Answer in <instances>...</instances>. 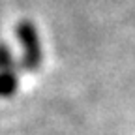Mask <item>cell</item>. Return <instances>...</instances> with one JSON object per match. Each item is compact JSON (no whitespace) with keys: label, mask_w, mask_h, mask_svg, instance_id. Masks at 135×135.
I'll use <instances>...</instances> for the list:
<instances>
[{"label":"cell","mask_w":135,"mask_h":135,"mask_svg":"<svg viewBox=\"0 0 135 135\" xmlns=\"http://www.w3.org/2000/svg\"><path fill=\"white\" fill-rule=\"evenodd\" d=\"M25 70L23 64H17L6 43H0V98H9L19 88L17 71Z\"/></svg>","instance_id":"6da1fadb"}]
</instances>
